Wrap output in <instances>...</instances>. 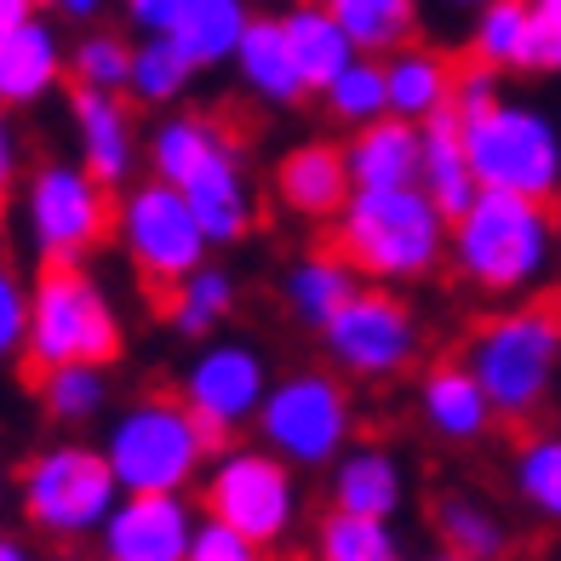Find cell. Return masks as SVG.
<instances>
[{"mask_svg": "<svg viewBox=\"0 0 561 561\" xmlns=\"http://www.w3.org/2000/svg\"><path fill=\"white\" fill-rule=\"evenodd\" d=\"M419 190L442 207L447 224H458L470 213V201L481 195L470 156H465V126H458L453 110H442L436 121H424V172H419Z\"/></svg>", "mask_w": 561, "mask_h": 561, "instance_id": "21", "label": "cell"}, {"mask_svg": "<svg viewBox=\"0 0 561 561\" xmlns=\"http://www.w3.org/2000/svg\"><path fill=\"white\" fill-rule=\"evenodd\" d=\"M333 504L344 516H373V522H390L396 504H401V470L385 447H362L350 453L339 476H333Z\"/></svg>", "mask_w": 561, "mask_h": 561, "instance_id": "26", "label": "cell"}, {"mask_svg": "<svg viewBox=\"0 0 561 561\" xmlns=\"http://www.w3.org/2000/svg\"><path fill=\"white\" fill-rule=\"evenodd\" d=\"M327 12H333L344 23V35L355 41V53H396V46H407V35H413V23H419V7L413 0H321Z\"/></svg>", "mask_w": 561, "mask_h": 561, "instance_id": "28", "label": "cell"}, {"mask_svg": "<svg viewBox=\"0 0 561 561\" xmlns=\"http://www.w3.org/2000/svg\"><path fill=\"white\" fill-rule=\"evenodd\" d=\"M195 533L178 493H126L104 522V561H190Z\"/></svg>", "mask_w": 561, "mask_h": 561, "instance_id": "15", "label": "cell"}, {"mask_svg": "<svg viewBox=\"0 0 561 561\" xmlns=\"http://www.w3.org/2000/svg\"><path fill=\"white\" fill-rule=\"evenodd\" d=\"M35 7H41V0H0V46H7L23 23L35 18Z\"/></svg>", "mask_w": 561, "mask_h": 561, "instance_id": "42", "label": "cell"}, {"mask_svg": "<svg viewBox=\"0 0 561 561\" xmlns=\"http://www.w3.org/2000/svg\"><path fill=\"white\" fill-rule=\"evenodd\" d=\"M321 333H327V350L339 355V367H350L355 378H396L419 355V327L407 316V304L390 293L355 287L350 304Z\"/></svg>", "mask_w": 561, "mask_h": 561, "instance_id": "13", "label": "cell"}, {"mask_svg": "<svg viewBox=\"0 0 561 561\" xmlns=\"http://www.w3.org/2000/svg\"><path fill=\"white\" fill-rule=\"evenodd\" d=\"M121 241H126V259H133V270L144 275V287L156 293L161 310H167V298L201 270V259H207V247H213L201 218H195V207L172 184H161V178L126 195Z\"/></svg>", "mask_w": 561, "mask_h": 561, "instance_id": "8", "label": "cell"}, {"mask_svg": "<svg viewBox=\"0 0 561 561\" xmlns=\"http://www.w3.org/2000/svg\"><path fill=\"white\" fill-rule=\"evenodd\" d=\"M207 510L241 539L270 545L293 527V476L270 453H229L207 481Z\"/></svg>", "mask_w": 561, "mask_h": 561, "instance_id": "12", "label": "cell"}, {"mask_svg": "<svg viewBox=\"0 0 561 561\" xmlns=\"http://www.w3.org/2000/svg\"><path fill=\"white\" fill-rule=\"evenodd\" d=\"M321 561H401V545L385 522L333 510L321 527Z\"/></svg>", "mask_w": 561, "mask_h": 561, "instance_id": "36", "label": "cell"}, {"mask_svg": "<svg viewBox=\"0 0 561 561\" xmlns=\"http://www.w3.org/2000/svg\"><path fill=\"white\" fill-rule=\"evenodd\" d=\"M115 224L110 190L87 167H41L30 178V229L46 270H75V259Z\"/></svg>", "mask_w": 561, "mask_h": 561, "instance_id": "10", "label": "cell"}, {"mask_svg": "<svg viewBox=\"0 0 561 561\" xmlns=\"http://www.w3.org/2000/svg\"><path fill=\"white\" fill-rule=\"evenodd\" d=\"M533 12L550 18V23H561V0H533Z\"/></svg>", "mask_w": 561, "mask_h": 561, "instance_id": "45", "label": "cell"}, {"mask_svg": "<svg viewBox=\"0 0 561 561\" xmlns=\"http://www.w3.org/2000/svg\"><path fill=\"white\" fill-rule=\"evenodd\" d=\"M23 510L41 533H58V539H75V533H92L110 522L121 481L110 470L104 453L92 447H46L41 458H30L23 470Z\"/></svg>", "mask_w": 561, "mask_h": 561, "instance_id": "9", "label": "cell"}, {"mask_svg": "<svg viewBox=\"0 0 561 561\" xmlns=\"http://www.w3.org/2000/svg\"><path fill=\"white\" fill-rule=\"evenodd\" d=\"M30 339V293L12 280V270H0V362L23 350Z\"/></svg>", "mask_w": 561, "mask_h": 561, "instance_id": "38", "label": "cell"}, {"mask_svg": "<svg viewBox=\"0 0 561 561\" xmlns=\"http://www.w3.org/2000/svg\"><path fill=\"white\" fill-rule=\"evenodd\" d=\"M149 161L156 178L172 184L195 207L207 241H241L252 229V195L241 178V149L229 126L213 115H172L156 138H149Z\"/></svg>", "mask_w": 561, "mask_h": 561, "instance_id": "3", "label": "cell"}, {"mask_svg": "<svg viewBox=\"0 0 561 561\" xmlns=\"http://www.w3.org/2000/svg\"><path fill=\"white\" fill-rule=\"evenodd\" d=\"M293 293V310L310 321V327H327L355 293V270L339 259V252H316V259H304L287 280Z\"/></svg>", "mask_w": 561, "mask_h": 561, "instance_id": "30", "label": "cell"}, {"mask_svg": "<svg viewBox=\"0 0 561 561\" xmlns=\"http://www.w3.org/2000/svg\"><path fill=\"white\" fill-rule=\"evenodd\" d=\"M190 75L195 64L184 58V46L172 35H144V46H133V81H126V92L138 104H172L190 87Z\"/></svg>", "mask_w": 561, "mask_h": 561, "instance_id": "32", "label": "cell"}, {"mask_svg": "<svg viewBox=\"0 0 561 561\" xmlns=\"http://www.w3.org/2000/svg\"><path fill=\"white\" fill-rule=\"evenodd\" d=\"M229 298H236V293H229V275H218V270L201 264L184 287L167 298V321H172L184 339H207L213 327L229 316Z\"/></svg>", "mask_w": 561, "mask_h": 561, "instance_id": "33", "label": "cell"}, {"mask_svg": "<svg viewBox=\"0 0 561 561\" xmlns=\"http://www.w3.org/2000/svg\"><path fill=\"white\" fill-rule=\"evenodd\" d=\"M190 561H264L259 545L241 539L236 527H224V522H207L195 533V545H190Z\"/></svg>", "mask_w": 561, "mask_h": 561, "instance_id": "39", "label": "cell"}, {"mask_svg": "<svg viewBox=\"0 0 561 561\" xmlns=\"http://www.w3.org/2000/svg\"><path fill=\"white\" fill-rule=\"evenodd\" d=\"M327 98V110H333L339 121L350 126H373V121H385L390 115V92H385V64H373L367 53L355 58L333 87L321 92Z\"/></svg>", "mask_w": 561, "mask_h": 561, "instance_id": "34", "label": "cell"}, {"mask_svg": "<svg viewBox=\"0 0 561 561\" xmlns=\"http://www.w3.org/2000/svg\"><path fill=\"white\" fill-rule=\"evenodd\" d=\"M69 115H75V138H81V161L98 184H121L133 172V115H126L121 92H92V87H75L69 98Z\"/></svg>", "mask_w": 561, "mask_h": 561, "instance_id": "17", "label": "cell"}, {"mask_svg": "<svg viewBox=\"0 0 561 561\" xmlns=\"http://www.w3.org/2000/svg\"><path fill=\"white\" fill-rule=\"evenodd\" d=\"M453 87H458V64L442 58L436 46H396L385 58V92H390V115L396 121H436L442 110H453Z\"/></svg>", "mask_w": 561, "mask_h": 561, "instance_id": "18", "label": "cell"}, {"mask_svg": "<svg viewBox=\"0 0 561 561\" xmlns=\"http://www.w3.org/2000/svg\"><path fill=\"white\" fill-rule=\"evenodd\" d=\"M280 35H287V53H293L310 92H327L355 58H362L355 41L344 35V23L327 12L321 0H293V7L280 12Z\"/></svg>", "mask_w": 561, "mask_h": 561, "instance_id": "19", "label": "cell"}, {"mask_svg": "<svg viewBox=\"0 0 561 561\" xmlns=\"http://www.w3.org/2000/svg\"><path fill=\"white\" fill-rule=\"evenodd\" d=\"M121 12H126V23H133L138 35H172L184 0H121Z\"/></svg>", "mask_w": 561, "mask_h": 561, "instance_id": "41", "label": "cell"}, {"mask_svg": "<svg viewBox=\"0 0 561 561\" xmlns=\"http://www.w3.org/2000/svg\"><path fill=\"white\" fill-rule=\"evenodd\" d=\"M264 442L293 458V465H327L344 436H350V396L321 373H298L287 385H275L259 407Z\"/></svg>", "mask_w": 561, "mask_h": 561, "instance_id": "11", "label": "cell"}, {"mask_svg": "<svg viewBox=\"0 0 561 561\" xmlns=\"http://www.w3.org/2000/svg\"><path fill=\"white\" fill-rule=\"evenodd\" d=\"M0 133H7V115H0Z\"/></svg>", "mask_w": 561, "mask_h": 561, "instance_id": "48", "label": "cell"}, {"mask_svg": "<svg viewBox=\"0 0 561 561\" xmlns=\"http://www.w3.org/2000/svg\"><path fill=\"white\" fill-rule=\"evenodd\" d=\"M465 367L488 390L493 419H504L522 436L550 430L556 407H561V293L481 321Z\"/></svg>", "mask_w": 561, "mask_h": 561, "instance_id": "1", "label": "cell"}, {"mask_svg": "<svg viewBox=\"0 0 561 561\" xmlns=\"http://www.w3.org/2000/svg\"><path fill=\"white\" fill-rule=\"evenodd\" d=\"M41 7H53V12H64V18H92L104 0H41Z\"/></svg>", "mask_w": 561, "mask_h": 561, "instance_id": "43", "label": "cell"}, {"mask_svg": "<svg viewBox=\"0 0 561 561\" xmlns=\"http://www.w3.org/2000/svg\"><path fill=\"white\" fill-rule=\"evenodd\" d=\"M236 69H241V81L247 92H259L264 104H298L304 92V75L287 53V35H280V18H252V30L241 41V53H236Z\"/></svg>", "mask_w": 561, "mask_h": 561, "instance_id": "25", "label": "cell"}, {"mask_svg": "<svg viewBox=\"0 0 561 561\" xmlns=\"http://www.w3.org/2000/svg\"><path fill=\"white\" fill-rule=\"evenodd\" d=\"M442 7H458V12H481V7H493V0H442Z\"/></svg>", "mask_w": 561, "mask_h": 561, "instance_id": "46", "label": "cell"}, {"mask_svg": "<svg viewBox=\"0 0 561 561\" xmlns=\"http://www.w3.org/2000/svg\"><path fill=\"white\" fill-rule=\"evenodd\" d=\"M275 190L304 218H339L350 207V195H355V178H350L344 149H333V144H298L293 156L280 161Z\"/></svg>", "mask_w": 561, "mask_h": 561, "instance_id": "20", "label": "cell"}, {"mask_svg": "<svg viewBox=\"0 0 561 561\" xmlns=\"http://www.w3.org/2000/svg\"><path fill=\"white\" fill-rule=\"evenodd\" d=\"M64 69H69V58H64V46L53 35V23L30 18L7 46H0V110L46 98L64 81Z\"/></svg>", "mask_w": 561, "mask_h": 561, "instance_id": "22", "label": "cell"}, {"mask_svg": "<svg viewBox=\"0 0 561 561\" xmlns=\"http://www.w3.org/2000/svg\"><path fill=\"white\" fill-rule=\"evenodd\" d=\"M527 35H533V0H493V7L476 12L470 30V64L481 69H522L527 58Z\"/></svg>", "mask_w": 561, "mask_h": 561, "instance_id": "29", "label": "cell"}, {"mask_svg": "<svg viewBox=\"0 0 561 561\" xmlns=\"http://www.w3.org/2000/svg\"><path fill=\"white\" fill-rule=\"evenodd\" d=\"M447 218L419 184L413 190H355L339 213V259L373 280H419L442 264Z\"/></svg>", "mask_w": 561, "mask_h": 561, "instance_id": "4", "label": "cell"}, {"mask_svg": "<svg viewBox=\"0 0 561 561\" xmlns=\"http://www.w3.org/2000/svg\"><path fill=\"white\" fill-rule=\"evenodd\" d=\"M344 161H350L355 190H413L424 172V126L385 115L350 138Z\"/></svg>", "mask_w": 561, "mask_h": 561, "instance_id": "16", "label": "cell"}, {"mask_svg": "<svg viewBox=\"0 0 561 561\" xmlns=\"http://www.w3.org/2000/svg\"><path fill=\"white\" fill-rule=\"evenodd\" d=\"M35 390L46 401V413L58 424H87L98 419V407H104L110 385H104V367H53L46 378H35Z\"/></svg>", "mask_w": 561, "mask_h": 561, "instance_id": "35", "label": "cell"}, {"mask_svg": "<svg viewBox=\"0 0 561 561\" xmlns=\"http://www.w3.org/2000/svg\"><path fill=\"white\" fill-rule=\"evenodd\" d=\"M458 126H465V156L481 190H504L527 201L561 195V126L539 104L499 98V104L465 115Z\"/></svg>", "mask_w": 561, "mask_h": 561, "instance_id": "5", "label": "cell"}, {"mask_svg": "<svg viewBox=\"0 0 561 561\" xmlns=\"http://www.w3.org/2000/svg\"><path fill=\"white\" fill-rule=\"evenodd\" d=\"M69 75H75V87H92V92H126V81H133V46L110 30L81 35L69 53Z\"/></svg>", "mask_w": 561, "mask_h": 561, "instance_id": "37", "label": "cell"}, {"mask_svg": "<svg viewBox=\"0 0 561 561\" xmlns=\"http://www.w3.org/2000/svg\"><path fill=\"white\" fill-rule=\"evenodd\" d=\"M522 69H533V75H561V23H550V18L533 12V35H527Z\"/></svg>", "mask_w": 561, "mask_h": 561, "instance_id": "40", "label": "cell"}, {"mask_svg": "<svg viewBox=\"0 0 561 561\" xmlns=\"http://www.w3.org/2000/svg\"><path fill=\"white\" fill-rule=\"evenodd\" d=\"M0 561H30V550H23L18 539H0Z\"/></svg>", "mask_w": 561, "mask_h": 561, "instance_id": "44", "label": "cell"}, {"mask_svg": "<svg viewBox=\"0 0 561 561\" xmlns=\"http://www.w3.org/2000/svg\"><path fill=\"white\" fill-rule=\"evenodd\" d=\"M247 30H252V0H184V12L172 23V41L184 46V58L195 69H207V64L236 58Z\"/></svg>", "mask_w": 561, "mask_h": 561, "instance_id": "24", "label": "cell"}, {"mask_svg": "<svg viewBox=\"0 0 561 561\" xmlns=\"http://www.w3.org/2000/svg\"><path fill=\"white\" fill-rule=\"evenodd\" d=\"M436 533H442L447 556H458V561H499L510 550L499 510L481 504L476 493H442L436 499Z\"/></svg>", "mask_w": 561, "mask_h": 561, "instance_id": "27", "label": "cell"}, {"mask_svg": "<svg viewBox=\"0 0 561 561\" xmlns=\"http://www.w3.org/2000/svg\"><path fill=\"white\" fill-rule=\"evenodd\" d=\"M453 264L470 287L510 298L527 293L545 275L550 247H556V213L550 201H527V195H504V190H481L470 201V213L453 224Z\"/></svg>", "mask_w": 561, "mask_h": 561, "instance_id": "2", "label": "cell"}, {"mask_svg": "<svg viewBox=\"0 0 561 561\" xmlns=\"http://www.w3.org/2000/svg\"><path fill=\"white\" fill-rule=\"evenodd\" d=\"M436 561H458V556H436Z\"/></svg>", "mask_w": 561, "mask_h": 561, "instance_id": "47", "label": "cell"}, {"mask_svg": "<svg viewBox=\"0 0 561 561\" xmlns=\"http://www.w3.org/2000/svg\"><path fill=\"white\" fill-rule=\"evenodd\" d=\"M121 355V321L110 298L81 270H46L30 293V339L23 373L46 378L53 367H110Z\"/></svg>", "mask_w": 561, "mask_h": 561, "instance_id": "6", "label": "cell"}, {"mask_svg": "<svg viewBox=\"0 0 561 561\" xmlns=\"http://www.w3.org/2000/svg\"><path fill=\"white\" fill-rule=\"evenodd\" d=\"M264 396H270L264 362H259L247 344H218V350H207V355L190 367V378H184V401H190V413L201 419V430L213 436V447L224 442V430H236L241 419L259 413Z\"/></svg>", "mask_w": 561, "mask_h": 561, "instance_id": "14", "label": "cell"}, {"mask_svg": "<svg viewBox=\"0 0 561 561\" xmlns=\"http://www.w3.org/2000/svg\"><path fill=\"white\" fill-rule=\"evenodd\" d=\"M516 493L533 516L561 527V430H539L522 436L516 447Z\"/></svg>", "mask_w": 561, "mask_h": 561, "instance_id": "31", "label": "cell"}, {"mask_svg": "<svg viewBox=\"0 0 561 561\" xmlns=\"http://www.w3.org/2000/svg\"><path fill=\"white\" fill-rule=\"evenodd\" d=\"M213 453V436L201 430L184 396H144L126 407L110 430V470L126 493H178Z\"/></svg>", "mask_w": 561, "mask_h": 561, "instance_id": "7", "label": "cell"}, {"mask_svg": "<svg viewBox=\"0 0 561 561\" xmlns=\"http://www.w3.org/2000/svg\"><path fill=\"white\" fill-rule=\"evenodd\" d=\"M424 419L447 442H481L493 424V401L476 385V373L465 362H442L424 378Z\"/></svg>", "mask_w": 561, "mask_h": 561, "instance_id": "23", "label": "cell"}]
</instances>
